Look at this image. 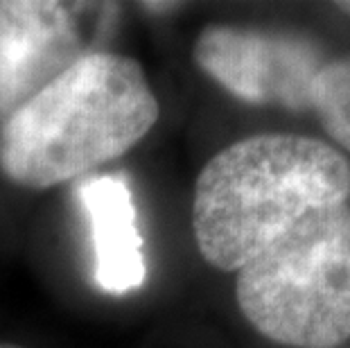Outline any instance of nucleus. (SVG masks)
<instances>
[{
    "label": "nucleus",
    "instance_id": "nucleus-7",
    "mask_svg": "<svg viewBox=\"0 0 350 348\" xmlns=\"http://www.w3.org/2000/svg\"><path fill=\"white\" fill-rule=\"evenodd\" d=\"M310 109L325 134L350 152V55L321 66L312 84Z\"/></svg>",
    "mask_w": 350,
    "mask_h": 348
},
{
    "label": "nucleus",
    "instance_id": "nucleus-8",
    "mask_svg": "<svg viewBox=\"0 0 350 348\" xmlns=\"http://www.w3.org/2000/svg\"><path fill=\"white\" fill-rule=\"evenodd\" d=\"M337 7L346 14V16H350V0H346V3H337Z\"/></svg>",
    "mask_w": 350,
    "mask_h": 348
},
{
    "label": "nucleus",
    "instance_id": "nucleus-5",
    "mask_svg": "<svg viewBox=\"0 0 350 348\" xmlns=\"http://www.w3.org/2000/svg\"><path fill=\"white\" fill-rule=\"evenodd\" d=\"M84 55L68 5L0 0V113L10 116Z\"/></svg>",
    "mask_w": 350,
    "mask_h": 348
},
{
    "label": "nucleus",
    "instance_id": "nucleus-4",
    "mask_svg": "<svg viewBox=\"0 0 350 348\" xmlns=\"http://www.w3.org/2000/svg\"><path fill=\"white\" fill-rule=\"evenodd\" d=\"M195 62L237 100L308 111L325 59L314 41L296 32L208 25L197 36Z\"/></svg>",
    "mask_w": 350,
    "mask_h": 348
},
{
    "label": "nucleus",
    "instance_id": "nucleus-6",
    "mask_svg": "<svg viewBox=\"0 0 350 348\" xmlns=\"http://www.w3.org/2000/svg\"><path fill=\"white\" fill-rule=\"evenodd\" d=\"M75 195L88 224L98 287L116 296L143 287L145 242L129 181L122 174H93L79 183Z\"/></svg>",
    "mask_w": 350,
    "mask_h": 348
},
{
    "label": "nucleus",
    "instance_id": "nucleus-1",
    "mask_svg": "<svg viewBox=\"0 0 350 348\" xmlns=\"http://www.w3.org/2000/svg\"><path fill=\"white\" fill-rule=\"evenodd\" d=\"M350 163L323 140L260 134L224 147L201 168L192 231L204 260L240 271L319 209L348 204Z\"/></svg>",
    "mask_w": 350,
    "mask_h": 348
},
{
    "label": "nucleus",
    "instance_id": "nucleus-9",
    "mask_svg": "<svg viewBox=\"0 0 350 348\" xmlns=\"http://www.w3.org/2000/svg\"><path fill=\"white\" fill-rule=\"evenodd\" d=\"M0 348H23V346H16V344H7V342H0Z\"/></svg>",
    "mask_w": 350,
    "mask_h": 348
},
{
    "label": "nucleus",
    "instance_id": "nucleus-3",
    "mask_svg": "<svg viewBox=\"0 0 350 348\" xmlns=\"http://www.w3.org/2000/svg\"><path fill=\"white\" fill-rule=\"evenodd\" d=\"M235 299L260 335L292 348L350 337V206L319 209L237 271Z\"/></svg>",
    "mask_w": 350,
    "mask_h": 348
},
{
    "label": "nucleus",
    "instance_id": "nucleus-2",
    "mask_svg": "<svg viewBox=\"0 0 350 348\" xmlns=\"http://www.w3.org/2000/svg\"><path fill=\"white\" fill-rule=\"evenodd\" d=\"M159 113L136 59L88 53L5 118L0 170L27 190L59 186L136 147Z\"/></svg>",
    "mask_w": 350,
    "mask_h": 348
}]
</instances>
